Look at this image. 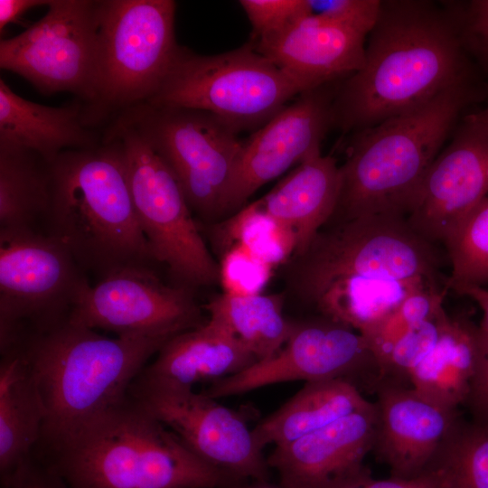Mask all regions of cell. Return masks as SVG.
Segmentation results:
<instances>
[{"label":"cell","mask_w":488,"mask_h":488,"mask_svg":"<svg viewBox=\"0 0 488 488\" xmlns=\"http://www.w3.org/2000/svg\"><path fill=\"white\" fill-rule=\"evenodd\" d=\"M425 0L381 1L362 67L338 83L333 127L355 133L478 80L457 9Z\"/></svg>","instance_id":"6da1fadb"},{"label":"cell","mask_w":488,"mask_h":488,"mask_svg":"<svg viewBox=\"0 0 488 488\" xmlns=\"http://www.w3.org/2000/svg\"><path fill=\"white\" fill-rule=\"evenodd\" d=\"M446 251L419 236L406 218L365 216L325 224L286 270L289 291L363 317L381 316L410 293L445 281Z\"/></svg>","instance_id":"7a4b0ae2"},{"label":"cell","mask_w":488,"mask_h":488,"mask_svg":"<svg viewBox=\"0 0 488 488\" xmlns=\"http://www.w3.org/2000/svg\"><path fill=\"white\" fill-rule=\"evenodd\" d=\"M487 87L478 80L455 85L413 111L352 133L340 165L337 207L328 222L378 215L407 218L462 113L486 99Z\"/></svg>","instance_id":"3957f363"},{"label":"cell","mask_w":488,"mask_h":488,"mask_svg":"<svg viewBox=\"0 0 488 488\" xmlns=\"http://www.w3.org/2000/svg\"><path fill=\"white\" fill-rule=\"evenodd\" d=\"M42 231L99 280L123 267L155 263L115 137L103 133L98 145L64 151L52 163V197Z\"/></svg>","instance_id":"277c9868"},{"label":"cell","mask_w":488,"mask_h":488,"mask_svg":"<svg viewBox=\"0 0 488 488\" xmlns=\"http://www.w3.org/2000/svg\"><path fill=\"white\" fill-rule=\"evenodd\" d=\"M69 488H229L240 481L207 463L132 396L51 450Z\"/></svg>","instance_id":"5b68a950"},{"label":"cell","mask_w":488,"mask_h":488,"mask_svg":"<svg viewBox=\"0 0 488 488\" xmlns=\"http://www.w3.org/2000/svg\"><path fill=\"white\" fill-rule=\"evenodd\" d=\"M170 338L108 337L68 321L20 352L38 385L50 450L124 400L134 380Z\"/></svg>","instance_id":"8992f818"},{"label":"cell","mask_w":488,"mask_h":488,"mask_svg":"<svg viewBox=\"0 0 488 488\" xmlns=\"http://www.w3.org/2000/svg\"><path fill=\"white\" fill-rule=\"evenodd\" d=\"M173 0L98 1L94 97L99 121L149 101L169 73L181 47Z\"/></svg>","instance_id":"52a82bcc"},{"label":"cell","mask_w":488,"mask_h":488,"mask_svg":"<svg viewBox=\"0 0 488 488\" xmlns=\"http://www.w3.org/2000/svg\"><path fill=\"white\" fill-rule=\"evenodd\" d=\"M305 91L253 43L214 55L182 46L160 89L146 103L205 111L241 131L262 127Z\"/></svg>","instance_id":"ba28073f"},{"label":"cell","mask_w":488,"mask_h":488,"mask_svg":"<svg viewBox=\"0 0 488 488\" xmlns=\"http://www.w3.org/2000/svg\"><path fill=\"white\" fill-rule=\"evenodd\" d=\"M120 144L132 202L155 263L171 283L189 287L221 281L220 266L209 252L199 224L175 175L147 139L123 115L104 131Z\"/></svg>","instance_id":"9c48e42d"},{"label":"cell","mask_w":488,"mask_h":488,"mask_svg":"<svg viewBox=\"0 0 488 488\" xmlns=\"http://www.w3.org/2000/svg\"><path fill=\"white\" fill-rule=\"evenodd\" d=\"M89 287L87 273L55 238L0 230L1 354L68 322Z\"/></svg>","instance_id":"30bf717a"},{"label":"cell","mask_w":488,"mask_h":488,"mask_svg":"<svg viewBox=\"0 0 488 488\" xmlns=\"http://www.w3.org/2000/svg\"><path fill=\"white\" fill-rule=\"evenodd\" d=\"M118 114L169 166L193 213L204 222L224 215L243 145L237 128L205 111L147 103Z\"/></svg>","instance_id":"8fae6325"},{"label":"cell","mask_w":488,"mask_h":488,"mask_svg":"<svg viewBox=\"0 0 488 488\" xmlns=\"http://www.w3.org/2000/svg\"><path fill=\"white\" fill-rule=\"evenodd\" d=\"M46 14L20 34L0 42V67L40 92L94 97L98 1L50 0Z\"/></svg>","instance_id":"7c38bea8"},{"label":"cell","mask_w":488,"mask_h":488,"mask_svg":"<svg viewBox=\"0 0 488 488\" xmlns=\"http://www.w3.org/2000/svg\"><path fill=\"white\" fill-rule=\"evenodd\" d=\"M335 379L347 380L356 386L361 381L375 389L378 363L359 332L319 315L294 324L287 342L272 357L211 383L202 392L217 399L276 383Z\"/></svg>","instance_id":"4fadbf2b"},{"label":"cell","mask_w":488,"mask_h":488,"mask_svg":"<svg viewBox=\"0 0 488 488\" xmlns=\"http://www.w3.org/2000/svg\"><path fill=\"white\" fill-rule=\"evenodd\" d=\"M69 321L116 336L164 338L203 324L193 289L164 284L153 265L130 266L102 277Z\"/></svg>","instance_id":"5bb4252c"},{"label":"cell","mask_w":488,"mask_h":488,"mask_svg":"<svg viewBox=\"0 0 488 488\" xmlns=\"http://www.w3.org/2000/svg\"><path fill=\"white\" fill-rule=\"evenodd\" d=\"M128 393L207 463L240 482L268 480L269 466L252 429L215 399L193 389L136 384Z\"/></svg>","instance_id":"9a60e30c"},{"label":"cell","mask_w":488,"mask_h":488,"mask_svg":"<svg viewBox=\"0 0 488 488\" xmlns=\"http://www.w3.org/2000/svg\"><path fill=\"white\" fill-rule=\"evenodd\" d=\"M452 134L428 168L406 218L419 236L438 246L488 196V126L469 113Z\"/></svg>","instance_id":"2e32d148"},{"label":"cell","mask_w":488,"mask_h":488,"mask_svg":"<svg viewBox=\"0 0 488 488\" xmlns=\"http://www.w3.org/2000/svg\"><path fill=\"white\" fill-rule=\"evenodd\" d=\"M338 83L300 94L243 140L224 215L241 210L258 189L294 164L321 154V143L333 127Z\"/></svg>","instance_id":"e0dca14e"},{"label":"cell","mask_w":488,"mask_h":488,"mask_svg":"<svg viewBox=\"0 0 488 488\" xmlns=\"http://www.w3.org/2000/svg\"><path fill=\"white\" fill-rule=\"evenodd\" d=\"M375 391L372 453L390 477L412 479L437 469L463 421L458 410L439 407L411 387L380 384Z\"/></svg>","instance_id":"ac0fdd59"},{"label":"cell","mask_w":488,"mask_h":488,"mask_svg":"<svg viewBox=\"0 0 488 488\" xmlns=\"http://www.w3.org/2000/svg\"><path fill=\"white\" fill-rule=\"evenodd\" d=\"M377 427L374 402L314 432L275 446L267 457L280 488H349L371 477L365 458Z\"/></svg>","instance_id":"d6986e66"},{"label":"cell","mask_w":488,"mask_h":488,"mask_svg":"<svg viewBox=\"0 0 488 488\" xmlns=\"http://www.w3.org/2000/svg\"><path fill=\"white\" fill-rule=\"evenodd\" d=\"M366 37L311 13L252 43L260 54L312 90L359 70L364 62Z\"/></svg>","instance_id":"ffe728a7"},{"label":"cell","mask_w":488,"mask_h":488,"mask_svg":"<svg viewBox=\"0 0 488 488\" xmlns=\"http://www.w3.org/2000/svg\"><path fill=\"white\" fill-rule=\"evenodd\" d=\"M257 361L256 357L219 322L202 324L167 340L133 384L193 389L236 374Z\"/></svg>","instance_id":"44dd1931"},{"label":"cell","mask_w":488,"mask_h":488,"mask_svg":"<svg viewBox=\"0 0 488 488\" xmlns=\"http://www.w3.org/2000/svg\"><path fill=\"white\" fill-rule=\"evenodd\" d=\"M99 121L80 99L62 107H49L14 93L0 79V148L34 153L52 164L62 152L94 146L102 136Z\"/></svg>","instance_id":"7402d4cb"},{"label":"cell","mask_w":488,"mask_h":488,"mask_svg":"<svg viewBox=\"0 0 488 488\" xmlns=\"http://www.w3.org/2000/svg\"><path fill=\"white\" fill-rule=\"evenodd\" d=\"M341 189L340 165L322 154L290 172L271 191L253 203L290 236L292 257L301 254L333 217Z\"/></svg>","instance_id":"603a6c76"},{"label":"cell","mask_w":488,"mask_h":488,"mask_svg":"<svg viewBox=\"0 0 488 488\" xmlns=\"http://www.w3.org/2000/svg\"><path fill=\"white\" fill-rule=\"evenodd\" d=\"M45 410L24 356L18 351L1 354L0 475L5 487L33 457L42 441Z\"/></svg>","instance_id":"cb8c5ba5"},{"label":"cell","mask_w":488,"mask_h":488,"mask_svg":"<svg viewBox=\"0 0 488 488\" xmlns=\"http://www.w3.org/2000/svg\"><path fill=\"white\" fill-rule=\"evenodd\" d=\"M480 355L479 324L450 315L437 343L413 371L410 386L432 403L458 410L468 399Z\"/></svg>","instance_id":"d4e9b609"},{"label":"cell","mask_w":488,"mask_h":488,"mask_svg":"<svg viewBox=\"0 0 488 488\" xmlns=\"http://www.w3.org/2000/svg\"><path fill=\"white\" fill-rule=\"evenodd\" d=\"M370 403L360 388L347 380L305 382L295 396L259 422L252 433L261 449L268 445H285Z\"/></svg>","instance_id":"484cf974"},{"label":"cell","mask_w":488,"mask_h":488,"mask_svg":"<svg viewBox=\"0 0 488 488\" xmlns=\"http://www.w3.org/2000/svg\"><path fill=\"white\" fill-rule=\"evenodd\" d=\"M52 197V164L24 150L0 148V230H42Z\"/></svg>","instance_id":"4316f807"},{"label":"cell","mask_w":488,"mask_h":488,"mask_svg":"<svg viewBox=\"0 0 488 488\" xmlns=\"http://www.w3.org/2000/svg\"><path fill=\"white\" fill-rule=\"evenodd\" d=\"M205 309L210 319L229 329L257 361L279 352L294 328L285 318L277 296L225 291L213 297Z\"/></svg>","instance_id":"83f0119b"},{"label":"cell","mask_w":488,"mask_h":488,"mask_svg":"<svg viewBox=\"0 0 488 488\" xmlns=\"http://www.w3.org/2000/svg\"><path fill=\"white\" fill-rule=\"evenodd\" d=\"M451 267L446 286L488 284V196L456 227L444 246Z\"/></svg>","instance_id":"f1b7e54d"},{"label":"cell","mask_w":488,"mask_h":488,"mask_svg":"<svg viewBox=\"0 0 488 488\" xmlns=\"http://www.w3.org/2000/svg\"><path fill=\"white\" fill-rule=\"evenodd\" d=\"M448 290L446 282H438L413 291L361 334L377 363L404 334L444 306Z\"/></svg>","instance_id":"f546056e"},{"label":"cell","mask_w":488,"mask_h":488,"mask_svg":"<svg viewBox=\"0 0 488 488\" xmlns=\"http://www.w3.org/2000/svg\"><path fill=\"white\" fill-rule=\"evenodd\" d=\"M439 467L446 488H488V424L463 420Z\"/></svg>","instance_id":"4dcf8cb0"},{"label":"cell","mask_w":488,"mask_h":488,"mask_svg":"<svg viewBox=\"0 0 488 488\" xmlns=\"http://www.w3.org/2000/svg\"><path fill=\"white\" fill-rule=\"evenodd\" d=\"M449 318L450 315L443 306L397 341L378 361L377 387L380 384L411 387L410 377L413 371L434 349Z\"/></svg>","instance_id":"1f68e13d"},{"label":"cell","mask_w":488,"mask_h":488,"mask_svg":"<svg viewBox=\"0 0 488 488\" xmlns=\"http://www.w3.org/2000/svg\"><path fill=\"white\" fill-rule=\"evenodd\" d=\"M254 41L278 33L312 13L309 0H240Z\"/></svg>","instance_id":"d6a6232c"},{"label":"cell","mask_w":488,"mask_h":488,"mask_svg":"<svg viewBox=\"0 0 488 488\" xmlns=\"http://www.w3.org/2000/svg\"><path fill=\"white\" fill-rule=\"evenodd\" d=\"M269 267V264L239 244L227 253L222 266H220L221 280L226 286V292L259 293L249 278L259 288L267 279Z\"/></svg>","instance_id":"836d02e7"},{"label":"cell","mask_w":488,"mask_h":488,"mask_svg":"<svg viewBox=\"0 0 488 488\" xmlns=\"http://www.w3.org/2000/svg\"><path fill=\"white\" fill-rule=\"evenodd\" d=\"M312 14L368 36L375 26L380 0H309Z\"/></svg>","instance_id":"e575fe53"},{"label":"cell","mask_w":488,"mask_h":488,"mask_svg":"<svg viewBox=\"0 0 488 488\" xmlns=\"http://www.w3.org/2000/svg\"><path fill=\"white\" fill-rule=\"evenodd\" d=\"M466 47L488 65V0H473L457 8Z\"/></svg>","instance_id":"d590c367"},{"label":"cell","mask_w":488,"mask_h":488,"mask_svg":"<svg viewBox=\"0 0 488 488\" xmlns=\"http://www.w3.org/2000/svg\"><path fill=\"white\" fill-rule=\"evenodd\" d=\"M480 332V361L465 406L473 420L488 424V334Z\"/></svg>","instance_id":"8d00e7d4"},{"label":"cell","mask_w":488,"mask_h":488,"mask_svg":"<svg viewBox=\"0 0 488 488\" xmlns=\"http://www.w3.org/2000/svg\"><path fill=\"white\" fill-rule=\"evenodd\" d=\"M4 488H69L60 474L49 465L33 458Z\"/></svg>","instance_id":"74e56055"},{"label":"cell","mask_w":488,"mask_h":488,"mask_svg":"<svg viewBox=\"0 0 488 488\" xmlns=\"http://www.w3.org/2000/svg\"><path fill=\"white\" fill-rule=\"evenodd\" d=\"M349 488H446L445 471L438 467L412 479L389 477L384 480L371 478Z\"/></svg>","instance_id":"f35d334b"},{"label":"cell","mask_w":488,"mask_h":488,"mask_svg":"<svg viewBox=\"0 0 488 488\" xmlns=\"http://www.w3.org/2000/svg\"><path fill=\"white\" fill-rule=\"evenodd\" d=\"M50 0H0V31L8 23H17L31 8L48 5Z\"/></svg>","instance_id":"ab89813d"},{"label":"cell","mask_w":488,"mask_h":488,"mask_svg":"<svg viewBox=\"0 0 488 488\" xmlns=\"http://www.w3.org/2000/svg\"><path fill=\"white\" fill-rule=\"evenodd\" d=\"M456 294L471 298L482 310L480 330L488 334V288L484 286L458 285L451 288Z\"/></svg>","instance_id":"60d3db41"},{"label":"cell","mask_w":488,"mask_h":488,"mask_svg":"<svg viewBox=\"0 0 488 488\" xmlns=\"http://www.w3.org/2000/svg\"><path fill=\"white\" fill-rule=\"evenodd\" d=\"M229 488H280L279 485H273L267 482H255L253 484L250 485H235Z\"/></svg>","instance_id":"b9f144b4"},{"label":"cell","mask_w":488,"mask_h":488,"mask_svg":"<svg viewBox=\"0 0 488 488\" xmlns=\"http://www.w3.org/2000/svg\"><path fill=\"white\" fill-rule=\"evenodd\" d=\"M485 101H486L485 107L482 110L478 112H474V115L479 120H481L482 122H483L484 124L488 126V88H487V95H486Z\"/></svg>","instance_id":"7bdbcfd3"}]
</instances>
